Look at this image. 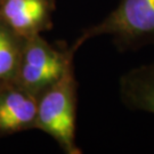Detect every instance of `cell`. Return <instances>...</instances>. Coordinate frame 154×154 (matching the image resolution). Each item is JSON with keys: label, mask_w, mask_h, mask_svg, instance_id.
<instances>
[{"label": "cell", "mask_w": 154, "mask_h": 154, "mask_svg": "<svg viewBox=\"0 0 154 154\" xmlns=\"http://www.w3.org/2000/svg\"><path fill=\"white\" fill-rule=\"evenodd\" d=\"M0 85H1V83H0Z\"/></svg>", "instance_id": "obj_8"}, {"label": "cell", "mask_w": 154, "mask_h": 154, "mask_svg": "<svg viewBox=\"0 0 154 154\" xmlns=\"http://www.w3.org/2000/svg\"><path fill=\"white\" fill-rule=\"evenodd\" d=\"M38 97L16 82L0 85V137L34 129Z\"/></svg>", "instance_id": "obj_5"}, {"label": "cell", "mask_w": 154, "mask_h": 154, "mask_svg": "<svg viewBox=\"0 0 154 154\" xmlns=\"http://www.w3.org/2000/svg\"><path fill=\"white\" fill-rule=\"evenodd\" d=\"M78 82L73 61L62 77L38 97L34 129L53 137L66 154H81L75 142Z\"/></svg>", "instance_id": "obj_1"}, {"label": "cell", "mask_w": 154, "mask_h": 154, "mask_svg": "<svg viewBox=\"0 0 154 154\" xmlns=\"http://www.w3.org/2000/svg\"><path fill=\"white\" fill-rule=\"evenodd\" d=\"M120 97L129 110L154 114V62L131 69L122 75Z\"/></svg>", "instance_id": "obj_6"}, {"label": "cell", "mask_w": 154, "mask_h": 154, "mask_svg": "<svg viewBox=\"0 0 154 154\" xmlns=\"http://www.w3.org/2000/svg\"><path fill=\"white\" fill-rule=\"evenodd\" d=\"M55 0H0V20L23 38L53 28Z\"/></svg>", "instance_id": "obj_4"}, {"label": "cell", "mask_w": 154, "mask_h": 154, "mask_svg": "<svg viewBox=\"0 0 154 154\" xmlns=\"http://www.w3.org/2000/svg\"><path fill=\"white\" fill-rule=\"evenodd\" d=\"M99 35H111L120 50L154 45V0H120L103 21L83 30L71 48L77 51Z\"/></svg>", "instance_id": "obj_2"}, {"label": "cell", "mask_w": 154, "mask_h": 154, "mask_svg": "<svg viewBox=\"0 0 154 154\" xmlns=\"http://www.w3.org/2000/svg\"><path fill=\"white\" fill-rule=\"evenodd\" d=\"M25 38L0 20V83L15 80Z\"/></svg>", "instance_id": "obj_7"}, {"label": "cell", "mask_w": 154, "mask_h": 154, "mask_svg": "<svg viewBox=\"0 0 154 154\" xmlns=\"http://www.w3.org/2000/svg\"><path fill=\"white\" fill-rule=\"evenodd\" d=\"M75 53L71 47L49 44L41 34L25 38L14 82L39 97L62 77Z\"/></svg>", "instance_id": "obj_3"}]
</instances>
